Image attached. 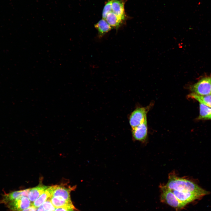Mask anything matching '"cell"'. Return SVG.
<instances>
[{
    "label": "cell",
    "instance_id": "cell-4",
    "mask_svg": "<svg viewBox=\"0 0 211 211\" xmlns=\"http://www.w3.org/2000/svg\"><path fill=\"white\" fill-rule=\"evenodd\" d=\"M148 109L144 107L137 108L131 113L129 118L130 125L133 129L143 122L147 118Z\"/></svg>",
    "mask_w": 211,
    "mask_h": 211
},
{
    "label": "cell",
    "instance_id": "cell-16",
    "mask_svg": "<svg viewBox=\"0 0 211 211\" xmlns=\"http://www.w3.org/2000/svg\"><path fill=\"white\" fill-rule=\"evenodd\" d=\"M188 97L189 98L194 99L198 101L200 103L203 104L211 108V94L200 96L192 93L189 94Z\"/></svg>",
    "mask_w": 211,
    "mask_h": 211
},
{
    "label": "cell",
    "instance_id": "cell-10",
    "mask_svg": "<svg viewBox=\"0 0 211 211\" xmlns=\"http://www.w3.org/2000/svg\"><path fill=\"white\" fill-rule=\"evenodd\" d=\"M75 187H66L63 186L56 185L53 191L51 197H58L66 200H71L70 193Z\"/></svg>",
    "mask_w": 211,
    "mask_h": 211
},
{
    "label": "cell",
    "instance_id": "cell-3",
    "mask_svg": "<svg viewBox=\"0 0 211 211\" xmlns=\"http://www.w3.org/2000/svg\"><path fill=\"white\" fill-rule=\"evenodd\" d=\"M161 199L170 206L176 208H181L186 205L181 202L173 192L165 186L162 187Z\"/></svg>",
    "mask_w": 211,
    "mask_h": 211
},
{
    "label": "cell",
    "instance_id": "cell-8",
    "mask_svg": "<svg viewBox=\"0 0 211 211\" xmlns=\"http://www.w3.org/2000/svg\"><path fill=\"white\" fill-rule=\"evenodd\" d=\"M147 129L146 118L143 122L132 129V135L134 138L137 140L144 141L147 136Z\"/></svg>",
    "mask_w": 211,
    "mask_h": 211
},
{
    "label": "cell",
    "instance_id": "cell-9",
    "mask_svg": "<svg viewBox=\"0 0 211 211\" xmlns=\"http://www.w3.org/2000/svg\"><path fill=\"white\" fill-rule=\"evenodd\" d=\"M127 0H112V11L125 21L127 18L125 5Z\"/></svg>",
    "mask_w": 211,
    "mask_h": 211
},
{
    "label": "cell",
    "instance_id": "cell-15",
    "mask_svg": "<svg viewBox=\"0 0 211 211\" xmlns=\"http://www.w3.org/2000/svg\"><path fill=\"white\" fill-rule=\"evenodd\" d=\"M105 19L112 28L118 29L124 22L112 11L108 13Z\"/></svg>",
    "mask_w": 211,
    "mask_h": 211
},
{
    "label": "cell",
    "instance_id": "cell-6",
    "mask_svg": "<svg viewBox=\"0 0 211 211\" xmlns=\"http://www.w3.org/2000/svg\"><path fill=\"white\" fill-rule=\"evenodd\" d=\"M32 205L29 198L23 197L7 204V206L12 211H21Z\"/></svg>",
    "mask_w": 211,
    "mask_h": 211
},
{
    "label": "cell",
    "instance_id": "cell-20",
    "mask_svg": "<svg viewBox=\"0 0 211 211\" xmlns=\"http://www.w3.org/2000/svg\"><path fill=\"white\" fill-rule=\"evenodd\" d=\"M74 210L67 207H60L56 208L54 211H74Z\"/></svg>",
    "mask_w": 211,
    "mask_h": 211
},
{
    "label": "cell",
    "instance_id": "cell-13",
    "mask_svg": "<svg viewBox=\"0 0 211 211\" xmlns=\"http://www.w3.org/2000/svg\"><path fill=\"white\" fill-rule=\"evenodd\" d=\"M50 199L52 204L56 208L64 207L76 209L71 200H66L61 198L53 197H50Z\"/></svg>",
    "mask_w": 211,
    "mask_h": 211
},
{
    "label": "cell",
    "instance_id": "cell-7",
    "mask_svg": "<svg viewBox=\"0 0 211 211\" xmlns=\"http://www.w3.org/2000/svg\"><path fill=\"white\" fill-rule=\"evenodd\" d=\"M30 188L22 190L15 191L3 195L0 200V203L7 204L9 203L23 197L28 198Z\"/></svg>",
    "mask_w": 211,
    "mask_h": 211
},
{
    "label": "cell",
    "instance_id": "cell-5",
    "mask_svg": "<svg viewBox=\"0 0 211 211\" xmlns=\"http://www.w3.org/2000/svg\"><path fill=\"white\" fill-rule=\"evenodd\" d=\"M177 198L186 205L188 203L199 199L205 195L203 194L186 191L171 190Z\"/></svg>",
    "mask_w": 211,
    "mask_h": 211
},
{
    "label": "cell",
    "instance_id": "cell-11",
    "mask_svg": "<svg viewBox=\"0 0 211 211\" xmlns=\"http://www.w3.org/2000/svg\"><path fill=\"white\" fill-rule=\"evenodd\" d=\"M56 185L49 186L43 193L33 203L32 205L37 208L40 206L48 199L51 197L52 192Z\"/></svg>",
    "mask_w": 211,
    "mask_h": 211
},
{
    "label": "cell",
    "instance_id": "cell-12",
    "mask_svg": "<svg viewBox=\"0 0 211 211\" xmlns=\"http://www.w3.org/2000/svg\"><path fill=\"white\" fill-rule=\"evenodd\" d=\"M40 183L36 186L30 189L28 198L30 201L34 202L48 187Z\"/></svg>",
    "mask_w": 211,
    "mask_h": 211
},
{
    "label": "cell",
    "instance_id": "cell-1",
    "mask_svg": "<svg viewBox=\"0 0 211 211\" xmlns=\"http://www.w3.org/2000/svg\"><path fill=\"white\" fill-rule=\"evenodd\" d=\"M165 186L171 190L200 193L205 195L208 193V192L192 181L173 174L169 176L168 181Z\"/></svg>",
    "mask_w": 211,
    "mask_h": 211
},
{
    "label": "cell",
    "instance_id": "cell-18",
    "mask_svg": "<svg viewBox=\"0 0 211 211\" xmlns=\"http://www.w3.org/2000/svg\"><path fill=\"white\" fill-rule=\"evenodd\" d=\"M112 0H108L104 6L102 13V18L105 19L108 14L112 11Z\"/></svg>",
    "mask_w": 211,
    "mask_h": 211
},
{
    "label": "cell",
    "instance_id": "cell-22",
    "mask_svg": "<svg viewBox=\"0 0 211 211\" xmlns=\"http://www.w3.org/2000/svg\"><path fill=\"white\" fill-rule=\"evenodd\" d=\"M36 211H46L45 210L43 207L42 205L38 207V208L37 209Z\"/></svg>",
    "mask_w": 211,
    "mask_h": 211
},
{
    "label": "cell",
    "instance_id": "cell-17",
    "mask_svg": "<svg viewBox=\"0 0 211 211\" xmlns=\"http://www.w3.org/2000/svg\"><path fill=\"white\" fill-rule=\"evenodd\" d=\"M197 119L211 120V108L200 103L199 115Z\"/></svg>",
    "mask_w": 211,
    "mask_h": 211
},
{
    "label": "cell",
    "instance_id": "cell-14",
    "mask_svg": "<svg viewBox=\"0 0 211 211\" xmlns=\"http://www.w3.org/2000/svg\"><path fill=\"white\" fill-rule=\"evenodd\" d=\"M97 30L99 38L102 37L110 31L113 28L105 19L102 18L94 25Z\"/></svg>",
    "mask_w": 211,
    "mask_h": 211
},
{
    "label": "cell",
    "instance_id": "cell-19",
    "mask_svg": "<svg viewBox=\"0 0 211 211\" xmlns=\"http://www.w3.org/2000/svg\"><path fill=\"white\" fill-rule=\"evenodd\" d=\"M42 205L46 211H54L56 208L51 203L50 198L44 202Z\"/></svg>",
    "mask_w": 211,
    "mask_h": 211
},
{
    "label": "cell",
    "instance_id": "cell-21",
    "mask_svg": "<svg viewBox=\"0 0 211 211\" xmlns=\"http://www.w3.org/2000/svg\"><path fill=\"white\" fill-rule=\"evenodd\" d=\"M37 208L31 205L29 207L21 211H36Z\"/></svg>",
    "mask_w": 211,
    "mask_h": 211
},
{
    "label": "cell",
    "instance_id": "cell-2",
    "mask_svg": "<svg viewBox=\"0 0 211 211\" xmlns=\"http://www.w3.org/2000/svg\"><path fill=\"white\" fill-rule=\"evenodd\" d=\"M192 93L205 96L211 94V76L202 78L190 87Z\"/></svg>",
    "mask_w": 211,
    "mask_h": 211
}]
</instances>
